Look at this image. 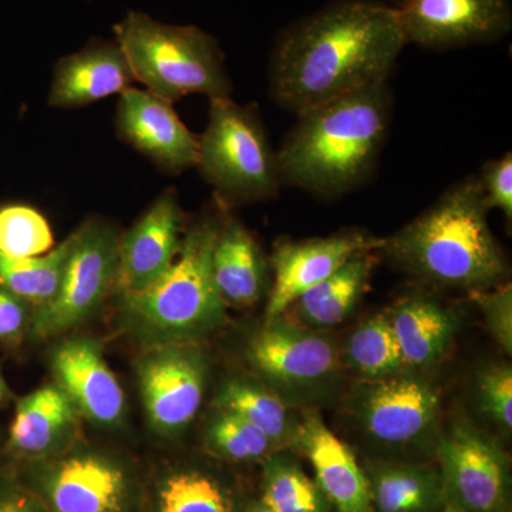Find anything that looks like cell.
Returning a JSON list of instances; mask_svg holds the SVG:
<instances>
[{
    "label": "cell",
    "mask_w": 512,
    "mask_h": 512,
    "mask_svg": "<svg viewBox=\"0 0 512 512\" xmlns=\"http://www.w3.org/2000/svg\"><path fill=\"white\" fill-rule=\"evenodd\" d=\"M407 45L397 9L376 0H338L279 35L271 57V93L301 114L386 82Z\"/></svg>",
    "instance_id": "1"
},
{
    "label": "cell",
    "mask_w": 512,
    "mask_h": 512,
    "mask_svg": "<svg viewBox=\"0 0 512 512\" xmlns=\"http://www.w3.org/2000/svg\"><path fill=\"white\" fill-rule=\"evenodd\" d=\"M392 99L386 82L298 114L276 153L282 185L336 197L375 170L389 131Z\"/></svg>",
    "instance_id": "2"
},
{
    "label": "cell",
    "mask_w": 512,
    "mask_h": 512,
    "mask_svg": "<svg viewBox=\"0 0 512 512\" xmlns=\"http://www.w3.org/2000/svg\"><path fill=\"white\" fill-rule=\"evenodd\" d=\"M488 211L473 175L393 237L380 238L376 251L426 284L470 292L494 288L507 278L508 262L488 225Z\"/></svg>",
    "instance_id": "3"
},
{
    "label": "cell",
    "mask_w": 512,
    "mask_h": 512,
    "mask_svg": "<svg viewBox=\"0 0 512 512\" xmlns=\"http://www.w3.org/2000/svg\"><path fill=\"white\" fill-rule=\"evenodd\" d=\"M221 221L202 218L181 239L173 264L146 291L123 296L128 329L150 346L195 343L227 318L214 274L212 251Z\"/></svg>",
    "instance_id": "4"
},
{
    "label": "cell",
    "mask_w": 512,
    "mask_h": 512,
    "mask_svg": "<svg viewBox=\"0 0 512 512\" xmlns=\"http://www.w3.org/2000/svg\"><path fill=\"white\" fill-rule=\"evenodd\" d=\"M134 80L148 92L174 101L190 94L210 100L231 93L224 57L214 37L195 26L164 25L141 12H130L114 28Z\"/></svg>",
    "instance_id": "5"
},
{
    "label": "cell",
    "mask_w": 512,
    "mask_h": 512,
    "mask_svg": "<svg viewBox=\"0 0 512 512\" xmlns=\"http://www.w3.org/2000/svg\"><path fill=\"white\" fill-rule=\"evenodd\" d=\"M198 148L201 174L217 191L222 207L271 200L281 187L276 153L254 107L231 97L210 103Z\"/></svg>",
    "instance_id": "6"
},
{
    "label": "cell",
    "mask_w": 512,
    "mask_h": 512,
    "mask_svg": "<svg viewBox=\"0 0 512 512\" xmlns=\"http://www.w3.org/2000/svg\"><path fill=\"white\" fill-rule=\"evenodd\" d=\"M247 357L264 384L291 406L322 399L342 375L333 340L284 315L266 319L249 339Z\"/></svg>",
    "instance_id": "7"
},
{
    "label": "cell",
    "mask_w": 512,
    "mask_h": 512,
    "mask_svg": "<svg viewBox=\"0 0 512 512\" xmlns=\"http://www.w3.org/2000/svg\"><path fill=\"white\" fill-rule=\"evenodd\" d=\"M73 244L55 298L32 313L30 333L52 338L79 325L114 288L120 235L100 218L84 222L73 232Z\"/></svg>",
    "instance_id": "8"
},
{
    "label": "cell",
    "mask_w": 512,
    "mask_h": 512,
    "mask_svg": "<svg viewBox=\"0 0 512 512\" xmlns=\"http://www.w3.org/2000/svg\"><path fill=\"white\" fill-rule=\"evenodd\" d=\"M447 504L463 512H510L507 454L467 421L451 424L437 444Z\"/></svg>",
    "instance_id": "9"
},
{
    "label": "cell",
    "mask_w": 512,
    "mask_h": 512,
    "mask_svg": "<svg viewBox=\"0 0 512 512\" xmlns=\"http://www.w3.org/2000/svg\"><path fill=\"white\" fill-rule=\"evenodd\" d=\"M440 390L410 370L380 380H363L352 396L353 416L376 443L407 447L427 439L439 420Z\"/></svg>",
    "instance_id": "10"
},
{
    "label": "cell",
    "mask_w": 512,
    "mask_h": 512,
    "mask_svg": "<svg viewBox=\"0 0 512 512\" xmlns=\"http://www.w3.org/2000/svg\"><path fill=\"white\" fill-rule=\"evenodd\" d=\"M207 363L195 343L150 346L138 365L148 421L163 436H177L195 419L204 399Z\"/></svg>",
    "instance_id": "11"
},
{
    "label": "cell",
    "mask_w": 512,
    "mask_h": 512,
    "mask_svg": "<svg viewBox=\"0 0 512 512\" xmlns=\"http://www.w3.org/2000/svg\"><path fill=\"white\" fill-rule=\"evenodd\" d=\"M407 43L454 49L494 42L511 29V0H407L397 9Z\"/></svg>",
    "instance_id": "12"
},
{
    "label": "cell",
    "mask_w": 512,
    "mask_h": 512,
    "mask_svg": "<svg viewBox=\"0 0 512 512\" xmlns=\"http://www.w3.org/2000/svg\"><path fill=\"white\" fill-rule=\"evenodd\" d=\"M380 238L360 231L342 232L326 238L281 239L276 242L269 265L272 286L266 303V319L284 315L303 292L328 278L353 255L376 251Z\"/></svg>",
    "instance_id": "13"
},
{
    "label": "cell",
    "mask_w": 512,
    "mask_h": 512,
    "mask_svg": "<svg viewBox=\"0 0 512 512\" xmlns=\"http://www.w3.org/2000/svg\"><path fill=\"white\" fill-rule=\"evenodd\" d=\"M183 212L177 191L158 195L136 224L119 241L114 288L121 296L146 291L165 274L181 245Z\"/></svg>",
    "instance_id": "14"
},
{
    "label": "cell",
    "mask_w": 512,
    "mask_h": 512,
    "mask_svg": "<svg viewBox=\"0 0 512 512\" xmlns=\"http://www.w3.org/2000/svg\"><path fill=\"white\" fill-rule=\"evenodd\" d=\"M119 136L170 173L197 167L200 141L173 109L148 90L127 89L117 104Z\"/></svg>",
    "instance_id": "15"
},
{
    "label": "cell",
    "mask_w": 512,
    "mask_h": 512,
    "mask_svg": "<svg viewBox=\"0 0 512 512\" xmlns=\"http://www.w3.org/2000/svg\"><path fill=\"white\" fill-rule=\"evenodd\" d=\"M52 370L56 386L87 420L99 426H116L123 419V389L97 340L83 336L64 340L53 350Z\"/></svg>",
    "instance_id": "16"
},
{
    "label": "cell",
    "mask_w": 512,
    "mask_h": 512,
    "mask_svg": "<svg viewBox=\"0 0 512 512\" xmlns=\"http://www.w3.org/2000/svg\"><path fill=\"white\" fill-rule=\"evenodd\" d=\"M42 488L53 512H123L130 485L116 461L76 453L53 464Z\"/></svg>",
    "instance_id": "17"
},
{
    "label": "cell",
    "mask_w": 512,
    "mask_h": 512,
    "mask_svg": "<svg viewBox=\"0 0 512 512\" xmlns=\"http://www.w3.org/2000/svg\"><path fill=\"white\" fill-rule=\"evenodd\" d=\"M295 447L312 464L316 484L336 512H375L365 470L318 414L302 417Z\"/></svg>",
    "instance_id": "18"
},
{
    "label": "cell",
    "mask_w": 512,
    "mask_h": 512,
    "mask_svg": "<svg viewBox=\"0 0 512 512\" xmlns=\"http://www.w3.org/2000/svg\"><path fill=\"white\" fill-rule=\"evenodd\" d=\"M133 82L119 43H94L59 60L47 101L57 109H77L126 92Z\"/></svg>",
    "instance_id": "19"
},
{
    "label": "cell",
    "mask_w": 512,
    "mask_h": 512,
    "mask_svg": "<svg viewBox=\"0 0 512 512\" xmlns=\"http://www.w3.org/2000/svg\"><path fill=\"white\" fill-rule=\"evenodd\" d=\"M407 370L427 369L446 355L458 332V315L429 295L414 293L387 312Z\"/></svg>",
    "instance_id": "20"
},
{
    "label": "cell",
    "mask_w": 512,
    "mask_h": 512,
    "mask_svg": "<svg viewBox=\"0 0 512 512\" xmlns=\"http://www.w3.org/2000/svg\"><path fill=\"white\" fill-rule=\"evenodd\" d=\"M269 269L251 232L235 218L221 221L212 251V274L227 306L247 308L258 302L266 291Z\"/></svg>",
    "instance_id": "21"
},
{
    "label": "cell",
    "mask_w": 512,
    "mask_h": 512,
    "mask_svg": "<svg viewBox=\"0 0 512 512\" xmlns=\"http://www.w3.org/2000/svg\"><path fill=\"white\" fill-rule=\"evenodd\" d=\"M77 417L79 413L60 387H40L18 403L8 446L19 457H45L73 436Z\"/></svg>",
    "instance_id": "22"
},
{
    "label": "cell",
    "mask_w": 512,
    "mask_h": 512,
    "mask_svg": "<svg viewBox=\"0 0 512 512\" xmlns=\"http://www.w3.org/2000/svg\"><path fill=\"white\" fill-rule=\"evenodd\" d=\"M376 251L353 255L338 271L303 292L288 311L308 328H330L348 318L369 285Z\"/></svg>",
    "instance_id": "23"
},
{
    "label": "cell",
    "mask_w": 512,
    "mask_h": 512,
    "mask_svg": "<svg viewBox=\"0 0 512 512\" xmlns=\"http://www.w3.org/2000/svg\"><path fill=\"white\" fill-rule=\"evenodd\" d=\"M365 470L375 512H440L446 507L440 471L407 463H372Z\"/></svg>",
    "instance_id": "24"
},
{
    "label": "cell",
    "mask_w": 512,
    "mask_h": 512,
    "mask_svg": "<svg viewBox=\"0 0 512 512\" xmlns=\"http://www.w3.org/2000/svg\"><path fill=\"white\" fill-rule=\"evenodd\" d=\"M221 412L234 414L274 441L278 448L295 447L301 420L292 406L265 384L229 379L215 397Z\"/></svg>",
    "instance_id": "25"
},
{
    "label": "cell",
    "mask_w": 512,
    "mask_h": 512,
    "mask_svg": "<svg viewBox=\"0 0 512 512\" xmlns=\"http://www.w3.org/2000/svg\"><path fill=\"white\" fill-rule=\"evenodd\" d=\"M340 359L363 380L386 379L407 370L387 313L357 326L346 339Z\"/></svg>",
    "instance_id": "26"
},
{
    "label": "cell",
    "mask_w": 512,
    "mask_h": 512,
    "mask_svg": "<svg viewBox=\"0 0 512 512\" xmlns=\"http://www.w3.org/2000/svg\"><path fill=\"white\" fill-rule=\"evenodd\" d=\"M72 244L70 235L59 247L42 256L12 258L0 254V285L29 305H46L59 292Z\"/></svg>",
    "instance_id": "27"
},
{
    "label": "cell",
    "mask_w": 512,
    "mask_h": 512,
    "mask_svg": "<svg viewBox=\"0 0 512 512\" xmlns=\"http://www.w3.org/2000/svg\"><path fill=\"white\" fill-rule=\"evenodd\" d=\"M261 500L276 512H326L330 507L319 485L296 461L275 453L266 458Z\"/></svg>",
    "instance_id": "28"
},
{
    "label": "cell",
    "mask_w": 512,
    "mask_h": 512,
    "mask_svg": "<svg viewBox=\"0 0 512 512\" xmlns=\"http://www.w3.org/2000/svg\"><path fill=\"white\" fill-rule=\"evenodd\" d=\"M157 512H237V503L218 478L200 470H181L158 487Z\"/></svg>",
    "instance_id": "29"
},
{
    "label": "cell",
    "mask_w": 512,
    "mask_h": 512,
    "mask_svg": "<svg viewBox=\"0 0 512 512\" xmlns=\"http://www.w3.org/2000/svg\"><path fill=\"white\" fill-rule=\"evenodd\" d=\"M205 440L217 456L239 463L262 460L278 450L274 441L247 421L221 410L208 424Z\"/></svg>",
    "instance_id": "30"
},
{
    "label": "cell",
    "mask_w": 512,
    "mask_h": 512,
    "mask_svg": "<svg viewBox=\"0 0 512 512\" xmlns=\"http://www.w3.org/2000/svg\"><path fill=\"white\" fill-rule=\"evenodd\" d=\"M52 228L35 208L9 205L0 210V254L33 258L52 251Z\"/></svg>",
    "instance_id": "31"
},
{
    "label": "cell",
    "mask_w": 512,
    "mask_h": 512,
    "mask_svg": "<svg viewBox=\"0 0 512 512\" xmlns=\"http://www.w3.org/2000/svg\"><path fill=\"white\" fill-rule=\"evenodd\" d=\"M477 399L481 412L501 430L512 429V367L510 363H495L477 376Z\"/></svg>",
    "instance_id": "32"
},
{
    "label": "cell",
    "mask_w": 512,
    "mask_h": 512,
    "mask_svg": "<svg viewBox=\"0 0 512 512\" xmlns=\"http://www.w3.org/2000/svg\"><path fill=\"white\" fill-rule=\"evenodd\" d=\"M471 298L483 313L487 328L505 353H512V286L501 284L484 291L471 292Z\"/></svg>",
    "instance_id": "33"
},
{
    "label": "cell",
    "mask_w": 512,
    "mask_h": 512,
    "mask_svg": "<svg viewBox=\"0 0 512 512\" xmlns=\"http://www.w3.org/2000/svg\"><path fill=\"white\" fill-rule=\"evenodd\" d=\"M488 210L497 208L508 221L512 220V156L487 161L478 175Z\"/></svg>",
    "instance_id": "34"
},
{
    "label": "cell",
    "mask_w": 512,
    "mask_h": 512,
    "mask_svg": "<svg viewBox=\"0 0 512 512\" xmlns=\"http://www.w3.org/2000/svg\"><path fill=\"white\" fill-rule=\"evenodd\" d=\"M29 303L0 285V342L16 345L30 329Z\"/></svg>",
    "instance_id": "35"
},
{
    "label": "cell",
    "mask_w": 512,
    "mask_h": 512,
    "mask_svg": "<svg viewBox=\"0 0 512 512\" xmlns=\"http://www.w3.org/2000/svg\"><path fill=\"white\" fill-rule=\"evenodd\" d=\"M0 512H42L35 501L18 490L2 488L0 490Z\"/></svg>",
    "instance_id": "36"
},
{
    "label": "cell",
    "mask_w": 512,
    "mask_h": 512,
    "mask_svg": "<svg viewBox=\"0 0 512 512\" xmlns=\"http://www.w3.org/2000/svg\"><path fill=\"white\" fill-rule=\"evenodd\" d=\"M247 512H276L269 507L265 501L259 500L256 503L252 504L251 507L248 508Z\"/></svg>",
    "instance_id": "37"
},
{
    "label": "cell",
    "mask_w": 512,
    "mask_h": 512,
    "mask_svg": "<svg viewBox=\"0 0 512 512\" xmlns=\"http://www.w3.org/2000/svg\"><path fill=\"white\" fill-rule=\"evenodd\" d=\"M6 397V384L3 382L2 376H0V403L5 400Z\"/></svg>",
    "instance_id": "38"
},
{
    "label": "cell",
    "mask_w": 512,
    "mask_h": 512,
    "mask_svg": "<svg viewBox=\"0 0 512 512\" xmlns=\"http://www.w3.org/2000/svg\"><path fill=\"white\" fill-rule=\"evenodd\" d=\"M440 512H463L458 510V508L454 507V505L446 504V507L443 508Z\"/></svg>",
    "instance_id": "39"
}]
</instances>
